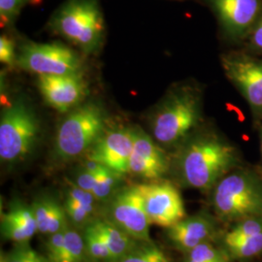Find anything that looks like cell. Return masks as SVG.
<instances>
[{
    "label": "cell",
    "instance_id": "cell-1",
    "mask_svg": "<svg viewBox=\"0 0 262 262\" xmlns=\"http://www.w3.org/2000/svg\"><path fill=\"white\" fill-rule=\"evenodd\" d=\"M239 163L234 147L215 135H201L181 151L179 170L188 187L210 190Z\"/></svg>",
    "mask_w": 262,
    "mask_h": 262
},
{
    "label": "cell",
    "instance_id": "cell-2",
    "mask_svg": "<svg viewBox=\"0 0 262 262\" xmlns=\"http://www.w3.org/2000/svg\"><path fill=\"white\" fill-rule=\"evenodd\" d=\"M215 213L226 222L262 215V180L248 169H234L213 188Z\"/></svg>",
    "mask_w": 262,
    "mask_h": 262
},
{
    "label": "cell",
    "instance_id": "cell-3",
    "mask_svg": "<svg viewBox=\"0 0 262 262\" xmlns=\"http://www.w3.org/2000/svg\"><path fill=\"white\" fill-rule=\"evenodd\" d=\"M200 96L191 88L176 90L163 101L152 118L157 142L172 146L185 139L200 120Z\"/></svg>",
    "mask_w": 262,
    "mask_h": 262
},
{
    "label": "cell",
    "instance_id": "cell-4",
    "mask_svg": "<svg viewBox=\"0 0 262 262\" xmlns=\"http://www.w3.org/2000/svg\"><path fill=\"white\" fill-rule=\"evenodd\" d=\"M104 113L96 104L75 108L60 123L56 136V157L69 160L94 147L104 133Z\"/></svg>",
    "mask_w": 262,
    "mask_h": 262
},
{
    "label": "cell",
    "instance_id": "cell-5",
    "mask_svg": "<svg viewBox=\"0 0 262 262\" xmlns=\"http://www.w3.org/2000/svg\"><path fill=\"white\" fill-rule=\"evenodd\" d=\"M39 135L35 114L23 101L6 107L0 120V159L14 163L28 157Z\"/></svg>",
    "mask_w": 262,
    "mask_h": 262
},
{
    "label": "cell",
    "instance_id": "cell-6",
    "mask_svg": "<svg viewBox=\"0 0 262 262\" xmlns=\"http://www.w3.org/2000/svg\"><path fill=\"white\" fill-rule=\"evenodd\" d=\"M53 27L85 52H92L103 35V17L94 0H72L58 11Z\"/></svg>",
    "mask_w": 262,
    "mask_h": 262
},
{
    "label": "cell",
    "instance_id": "cell-7",
    "mask_svg": "<svg viewBox=\"0 0 262 262\" xmlns=\"http://www.w3.org/2000/svg\"><path fill=\"white\" fill-rule=\"evenodd\" d=\"M17 61L20 68L38 76L81 73L82 66L76 53L58 43H27Z\"/></svg>",
    "mask_w": 262,
    "mask_h": 262
},
{
    "label": "cell",
    "instance_id": "cell-8",
    "mask_svg": "<svg viewBox=\"0 0 262 262\" xmlns=\"http://www.w3.org/2000/svg\"><path fill=\"white\" fill-rule=\"evenodd\" d=\"M104 219L139 242H151L150 220L137 185L124 187L113 196Z\"/></svg>",
    "mask_w": 262,
    "mask_h": 262
},
{
    "label": "cell",
    "instance_id": "cell-9",
    "mask_svg": "<svg viewBox=\"0 0 262 262\" xmlns=\"http://www.w3.org/2000/svg\"><path fill=\"white\" fill-rule=\"evenodd\" d=\"M225 75L262 121V58L240 53L222 57Z\"/></svg>",
    "mask_w": 262,
    "mask_h": 262
},
{
    "label": "cell",
    "instance_id": "cell-10",
    "mask_svg": "<svg viewBox=\"0 0 262 262\" xmlns=\"http://www.w3.org/2000/svg\"><path fill=\"white\" fill-rule=\"evenodd\" d=\"M137 186L150 225L169 228L187 216L184 200L172 183L155 181Z\"/></svg>",
    "mask_w": 262,
    "mask_h": 262
},
{
    "label": "cell",
    "instance_id": "cell-11",
    "mask_svg": "<svg viewBox=\"0 0 262 262\" xmlns=\"http://www.w3.org/2000/svg\"><path fill=\"white\" fill-rule=\"evenodd\" d=\"M133 145L134 128L118 127L104 131L91 149L89 159L122 175L128 173Z\"/></svg>",
    "mask_w": 262,
    "mask_h": 262
},
{
    "label": "cell",
    "instance_id": "cell-12",
    "mask_svg": "<svg viewBox=\"0 0 262 262\" xmlns=\"http://www.w3.org/2000/svg\"><path fill=\"white\" fill-rule=\"evenodd\" d=\"M38 88L46 102L59 112H69L86 94V84L81 73L39 76Z\"/></svg>",
    "mask_w": 262,
    "mask_h": 262
},
{
    "label": "cell",
    "instance_id": "cell-13",
    "mask_svg": "<svg viewBox=\"0 0 262 262\" xmlns=\"http://www.w3.org/2000/svg\"><path fill=\"white\" fill-rule=\"evenodd\" d=\"M169 168L168 159L146 132L134 128V145L128 173L145 180L158 181Z\"/></svg>",
    "mask_w": 262,
    "mask_h": 262
},
{
    "label": "cell",
    "instance_id": "cell-14",
    "mask_svg": "<svg viewBox=\"0 0 262 262\" xmlns=\"http://www.w3.org/2000/svg\"><path fill=\"white\" fill-rule=\"evenodd\" d=\"M226 33L233 39L250 35L260 16V0H213Z\"/></svg>",
    "mask_w": 262,
    "mask_h": 262
},
{
    "label": "cell",
    "instance_id": "cell-15",
    "mask_svg": "<svg viewBox=\"0 0 262 262\" xmlns=\"http://www.w3.org/2000/svg\"><path fill=\"white\" fill-rule=\"evenodd\" d=\"M214 232V223L204 215L186 216L167 228V236L171 243L185 253H188L201 244L209 242Z\"/></svg>",
    "mask_w": 262,
    "mask_h": 262
},
{
    "label": "cell",
    "instance_id": "cell-16",
    "mask_svg": "<svg viewBox=\"0 0 262 262\" xmlns=\"http://www.w3.org/2000/svg\"><path fill=\"white\" fill-rule=\"evenodd\" d=\"M1 235L16 244L28 243L38 232L35 215L31 206L21 202L13 203L1 214Z\"/></svg>",
    "mask_w": 262,
    "mask_h": 262
},
{
    "label": "cell",
    "instance_id": "cell-17",
    "mask_svg": "<svg viewBox=\"0 0 262 262\" xmlns=\"http://www.w3.org/2000/svg\"><path fill=\"white\" fill-rule=\"evenodd\" d=\"M31 208L35 215L38 232L41 234H54L68 225L64 207L51 197L39 198L32 203Z\"/></svg>",
    "mask_w": 262,
    "mask_h": 262
},
{
    "label": "cell",
    "instance_id": "cell-18",
    "mask_svg": "<svg viewBox=\"0 0 262 262\" xmlns=\"http://www.w3.org/2000/svg\"><path fill=\"white\" fill-rule=\"evenodd\" d=\"M90 225L103 239L106 246L112 253L115 261L131 252L141 243L106 219H94Z\"/></svg>",
    "mask_w": 262,
    "mask_h": 262
},
{
    "label": "cell",
    "instance_id": "cell-19",
    "mask_svg": "<svg viewBox=\"0 0 262 262\" xmlns=\"http://www.w3.org/2000/svg\"><path fill=\"white\" fill-rule=\"evenodd\" d=\"M86 255L84 236L67 225L64 232V245L58 262H84Z\"/></svg>",
    "mask_w": 262,
    "mask_h": 262
},
{
    "label": "cell",
    "instance_id": "cell-20",
    "mask_svg": "<svg viewBox=\"0 0 262 262\" xmlns=\"http://www.w3.org/2000/svg\"><path fill=\"white\" fill-rule=\"evenodd\" d=\"M262 233V215L251 216L237 222V224L225 235L224 246L238 243L244 239Z\"/></svg>",
    "mask_w": 262,
    "mask_h": 262
},
{
    "label": "cell",
    "instance_id": "cell-21",
    "mask_svg": "<svg viewBox=\"0 0 262 262\" xmlns=\"http://www.w3.org/2000/svg\"><path fill=\"white\" fill-rule=\"evenodd\" d=\"M84 240L85 250L89 256L95 260L105 262H114V256L103 239L100 237L92 225H86L84 229Z\"/></svg>",
    "mask_w": 262,
    "mask_h": 262
},
{
    "label": "cell",
    "instance_id": "cell-22",
    "mask_svg": "<svg viewBox=\"0 0 262 262\" xmlns=\"http://www.w3.org/2000/svg\"><path fill=\"white\" fill-rule=\"evenodd\" d=\"M115 262H169L165 254L151 242H141L135 249Z\"/></svg>",
    "mask_w": 262,
    "mask_h": 262
},
{
    "label": "cell",
    "instance_id": "cell-23",
    "mask_svg": "<svg viewBox=\"0 0 262 262\" xmlns=\"http://www.w3.org/2000/svg\"><path fill=\"white\" fill-rule=\"evenodd\" d=\"M225 252L234 259H248L262 253V233L225 247Z\"/></svg>",
    "mask_w": 262,
    "mask_h": 262
},
{
    "label": "cell",
    "instance_id": "cell-24",
    "mask_svg": "<svg viewBox=\"0 0 262 262\" xmlns=\"http://www.w3.org/2000/svg\"><path fill=\"white\" fill-rule=\"evenodd\" d=\"M187 262H229L227 253L205 242L187 253Z\"/></svg>",
    "mask_w": 262,
    "mask_h": 262
},
{
    "label": "cell",
    "instance_id": "cell-25",
    "mask_svg": "<svg viewBox=\"0 0 262 262\" xmlns=\"http://www.w3.org/2000/svg\"><path fill=\"white\" fill-rule=\"evenodd\" d=\"M121 174L113 171L111 169L103 166L98 173L97 183L93 190V194L96 200H105L112 195Z\"/></svg>",
    "mask_w": 262,
    "mask_h": 262
},
{
    "label": "cell",
    "instance_id": "cell-26",
    "mask_svg": "<svg viewBox=\"0 0 262 262\" xmlns=\"http://www.w3.org/2000/svg\"><path fill=\"white\" fill-rule=\"evenodd\" d=\"M2 262H50L47 256H44L31 249L26 244L18 246L2 258Z\"/></svg>",
    "mask_w": 262,
    "mask_h": 262
},
{
    "label": "cell",
    "instance_id": "cell-27",
    "mask_svg": "<svg viewBox=\"0 0 262 262\" xmlns=\"http://www.w3.org/2000/svg\"><path fill=\"white\" fill-rule=\"evenodd\" d=\"M63 207L66 209L67 217L77 226L85 227L93 221L92 220L93 214L90 213L81 204H79L71 198L66 197V203Z\"/></svg>",
    "mask_w": 262,
    "mask_h": 262
},
{
    "label": "cell",
    "instance_id": "cell-28",
    "mask_svg": "<svg viewBox=\"0 0 262 262\" xmlns=\"http://www.w3.org/2000/svg\"><path fill=\"white\" fill-rule=\"evenodd\" d=\"M66 228L54 234L49 235L47 243H46V250H47L48 259L50 262H58L59 260L60 254L62 253L63 245H64Z\"/></svg>",
    "mask_w": 262,
    "mask_h": 262
},
{
    "label": "cell",
    "instance_id": "cell-29",
    "mask_svg": "<svg viewBox=\"0 0 262 262\" xmlns=\"http://www.w3.org/2000/svg\"><path fill=\"white\" fill-rule=\"evenodd\" d=\"M25 0H0V17L2 26H6L19 14Z\"/></svg>",
    "mask_w": 262,
    "mask_h": 262
},
{
    "label": "cell",
    "instance_id": "cell-30",
    "mask_svg": "<svg viewBox=\"0 0 262 262\" xmlns=\"http://www.w3.org/2000/svg\"><path fill=\"white\" fill-rule=\"evenodd\" d=\"M67 197L75 200L76 202L81 204L90 213H92V214L94 213V202L96 199L92 192H89V191L84 190L74 185L73 187L69 188V190L67 192Z\"/></svg>",
    "mask_w": 262,
    "mask_h": 262
},
{
    "label": "cell",
    "instance_id": "cell-31",
    "mask_svg": "<svg viewBox=\"0 0 262 262\" xmlns=\"http://www.w3.org/2000/svg\"><path fill=\"white\" fill-rule=\"evenodd\" d=\"M0 61L6 66H13L16 61L14 43L4 34L0 37Z\"/></svg>",
    "mask_w": 262,
    "mask_h": 262
},
{
    "label": "cell",
    "instance_id": "cell-32",
    "mask_svg": "<svg viewBox=\"0 0 262 262\" xmlns=\"http://www.w3.org/2000/svg\"><path fill=\"white\" fill-rule=\"evenodd\" d=\"M99 171L98 172H91V171H88V170H85L84 168L83 169V171L80 172L79 175L77 176L76 186L80 187V188H82V189H84V190H86V191L93 193V190H94V187H95V185L97 183Z\"/></svg>",
    "mask_w": 262,
    "mask_h": 262
},
{
    "label": "cell",
    "instance_id": "cell-33",
    "mask_svg": "<svg viewBox=\"0 0 262 262\" xmlns=\"http://www.w3.org/2000/svg\"><path fill=\"white\" fill-rule=\"evenodd\" d=\"M250 44L253 49L262 52V13L250 33Z\"/></svg>",
    "mask_w": 262,
    "mask_h": 262
},
{
    "label": "cell",
    "instance_id": "cell-34",
    "mask_svg": "<svg viewBox=\"0 0 262 262\" xmlns=\"http://www.w3.org/2000/svg\"><path fill=\"white\" fill-rule=\"evenodd\" d=\"M26 1H28V2L33 3V4H37V3H39L41 0H26Z\"/></svg>",
    "mask_w": 262,
    "mask_h": 262
},
{
    "label": "cell",
    "instance_id": "cell-35",
    "mask_svg": "<svg viewBox=\"0 0 262 262\" xmlns=\"http://www.w3.org/2000/svg\"><path fill=\"white\" fill-rule=\"evenodd\" d=\"M260 150H261V156H262V123H261V128H260Z\"/></svg>",
    "mask_w": 262,
    "mask_h": 262
}]
</instances>
